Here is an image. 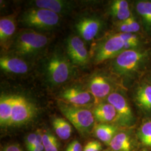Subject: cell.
<instances>
[{
  "label": "cell",
  "mask_w": 151,
  "mask_h": 151,
  "mask_svg": "<svg viewBox=\"0 0 151 151\" xmlns=\"http://www.w3.org/2000/svg\"><path fill=\"white\" fill-rule=\"evenodd\" d=\"M150 58L151 50L148 49L126 50L114 58L111 66L116 74L132 77L144 70Z\"/></svg>",
  "instance_id": "1"
},
{
  "label": "cell",
  "mask_w": 151,
  "mask_h": 151,
  "mask_svg": "<svg viewBox=\"0 0 151 151\" xmlns=\"http://www.w3.org/2000/svg\"><path fill=\"white\" fill-rule=\"evenodd\" d=\"M58 107L61 113L82 135H88L94 129L95 119L90 109L62 102L58 103Z\"/></svg>",
  "instance_id": "2"
},
{
  "label": "cell",
  "mask_w": 151,
  "mask_h": 151,
  "mask_svg": "<svg viewBox=\"0 0 151 151\" xmlns=\"http://www.w3.org/2000/svg\"><path fill=\"white\" fill-rule=\"evenodd\" d=\"M21 22L26 27L47 30L56 27L60 22V17L53 11L32 7L24 12Z\"/></svg>",
  "instance_id": "3"
},
{
  "label": "cell",
  "mask_w": 151,
  "mask_h": 151,
  "mask_svg": "<svg viewBox=\"0 0 151 151\" xmlns=\"http://www.w3.org/2000/svg\"><path fill=\"white\" fill-rule=\"evenodd\" d=\"M48 43V39L43 34L34 30H25L16 37L14 49L18 54L29 55L40 50Z\"/></svg>",
  "instance_id": "4"
},
{
  "label": "cell",
  "mask_w": 151,
  "mask_h": 151,
  "mask_svg": "<svg viewBox=\"0 0 151 151\" xmlns=\"http://www.w3.org/2000/svg\"><path fill=\"white\" fill-rule=\"evenodd\" d=\"M72 73L70 62L60 54L53 55L47 62L46 73L48 80L54 85H58L68 80Z\"/></svg>",
  "instance_id": "5"
},
{
  "label": "cell",
  "mask_w": 151,
  "mask_h": 151,
  "mask_svg": "<svg viewBox=\"0 0 151 151\" xmlns=\"http://www.w3.org/2000/svg\"><path fill=\"white\" fill-rule=\"evenodd\" d=\"M107 102L111 104L116 111V124L125 128H129L135 124V116L133 110L127 97L122 92H112L107 97Z\"/></svg>",
  "instance_id": "6"
},
{
  "label": "cell",
  "mask_w": 151,
  "mask_h": 151,
  "mask_svg": "<svg viewBox=\"0 0 151 151\" xmlns=\"http://www.w3.org/2000/svg\"><path fill=\"white\" fill-rule=\"evenodd\" d=\"M126 50L125 42L119 33L106 38L99 44L95 50V63H101L105 60L114 58Z\"/></svg>",
  "instance_id": "7"
},
{
  "label": "cell",
  "mask_w": 151,
  "mask_h": 151,
  "mask_svg": "<svg viewBox=\"0 0 151 151\" xmlns=\"http://www.w3.org/2000/svg\"><path fill=\"white\" fill-rule=\"evenodd\" d=\"M36 112L35 105L27 98L16 95L9 126L26 124L34 118Z\"/></svg>",
  "instance_id": "8"
},
{
  "label": "cell",
  "mask_w": 151,
  "mask_h": 151,
  "mask_svg": "<svg viewBox=\"0 0 151 151\" xmlns=\"http://www.w3.org/2000/svg\"><path fill=\"white\" fill-rule=\"evenodd\" d=\"M67 51L72 63L83 66L88 61V53L84 42L80 37L71 35L67 40Z\"/></svg>",
  "instance_id": "9"
},
{
  "label": "cell",
  "mask_w": 151,
  "mask_h": 151,
  "mask_svg": "<svg viewBox=\"0 0 151 151\" xmlns=\"http://www.w3.org/2000/svg\"><path fill=\"white\" fill-rule=\"evenodd\" d=\"M113 83L109 78L103 74H96L89 82L90 92L95 100L107 98L113 91Z\"/></svg>",
  "instance_id": "10"
},
{
  "label": "cell",
  "mask_w": 151,
  "mask_h": 151,
  "mask_svg": "<svg viewBox=\"0 0 151 151\" xmlns=\"http://www.w3.org/2000/svg\"><path fill=\"white\" fill-rule=\"evenodd\" d=\"M102 26L101 20L93 17H83L76 24V29L80 37L86 41H90L95 38Z\"/></svg>",
  "instance_id": "11"
},
{
  "label": "cell",
  "mask_w": 151,
  "mask_h": 151,
  "mask_svg": "<svg viewBox=\"0 0 151 151\" xmlns=\"http://www.w3.org/2000/svg\"><path fill=\"white\" fill-rule=\"evenodd\" d=\"M60 97L65 100L68 104L83 107L90 104L94 99L90 92L77 87L65 89L61 93Z\"/></svg>",
  "instance_id": "12"
},
{
  "label": "cell",
  "mask_w": 151,
  "mask_h": 151,
  "mask_svg": "<svg viewBox=\"0 0 151 151\" xmlns=\"http://www.w3.org/2000/svg\"><path fill=\"white\" fill-rule=\"evenodd\" d=\"M134 98L140 110L146 115H151V82L140 83L135 88Z\"/></svg>",
  "instance_id": "13"
},
{
  "label": "cell",
  "mask_w": 151,
  "mask_h": 151,
  "mask_svg": "<svg viewBox=\"0 0 151 151\" xmlns=\"http://www.w3.org/2000/svg\"><path fill=\"white\" fill-rule=\"evenodd\" d=\"M34 7L44 9L57 14L69 12L72 9V4L62 0H36L31 2Z\"/></svg>",
  "instance_id": "14"
},
{
  "label": "cell",
  "mask_w": 151,
  "mask_h": 151,
  "mask_svg": "<svg viewBox=\"0 0 151 151\" xmlns=\"http://www.w3.org/2000/svg\"><path fill=\"white\" fill-rule=\"evenodd\" d=\"M111 151H134L135 141L128 131L119 132L109 144Z\"/></svg>",
  "instance_id": "15"
},
{
  "label": "cell",
  "mask_w": 151,
  "mask_h": 151,
  "mask_svg": "<svg viewBox=\"0 0 151 151\" xmlns=\"http://www.w3.org/2000/svg\"><path fill=\"white\" fill-rule=\"evenodd\" d=\"M92 112L95 119L101 124H110L115 122L117 118L115 109L108 102L99 104Z\"/></svg>",
  "instance_id": "16"
},
{
  "label": "cell",
  "mask_w": 151,
  "mask_h": 151,
  "mask_svg": "<svg viewBox=\"0 0 151 151\" xmlns=\"http://www.w3.org/2000/svg\"><path fill=\"white\" fill-rule=\"evenodd\" d=\"M0 67L2 70L15 74H24L28 70V65L25 61L9 56L1 57Z\"/></svg>",
  "instance_id": "17"
},
{
  "label": "cell",
  "mask_w": 151,
  "mask_h": 151,
  "mask_svg": "<svg viewBox=\"0 0 151 151\" xmlns=\"http://www.w3.org/2000/svg\"><path fill=\"white\" fill-rule=\"evenodd\" d=\"M16 95H2L0 99V124L1 127L10 125L11 114Z\"/></svg>",
  "instance_id": "18"
},
{
  "label": "cell",
  "mask_w": 151,
  "mask_h": 151,
  "mask_svg": "<svg viewBox=\"0 0 151 151\" xmlns=\"http://www.w3.org/2000/svg\"><path fill=\"white\" fill-rule=\"evenodd\" d=\"M96 137L105 145L109 146L114 137L119 132L116 125L110 124H97L93 129Z\"/></svg>",
  "instance_id": "19"
},
{
  "label": "cell",
  "mask_w": 151,
  "mask_h": 151,
  "mask_svg": "<svg viewBox=\"0 0 151 151\" xmlns=\"http://www.w3.org/2000/svg\"><path fill=\"white\" fill-rule=\"evenodd\" d=\"M110 12L120 22L126 20L132 16L129 3L125 0L114 1L110 7Z\"/></svg>",
  "instance_id": "20"
},
{
  "label": "cell",
  "mask_w": 151,
  "mask_h": 151,
  "mask_svg": "<svg viewBox=\"0 0 151 151\" xmlns=\"http://www.w3.org/2000/svg\"><path fill=\"white\" fill-rule=\"evenodd\" d=\"M16 30V24L14 17L11 16L2 17L0 19V40L5 43L14 34Z\"/></svg>",
  "instance_id": "21"
},
{
  "label": "cell",
  "mask_w": 151,
  "mask_h": 151,
  "mask_svg": "<svg viewBox=\"0 0 151 151\" xmlns=\"http://www.w3.org/2000/svg\"><path fill=\"white\" fill-rule=\"evenodd\" d=\"M136 11L140 16L144 27L147 31L151 30V1H140L136 3Z\"/></svg>",
  "instance_id": "22"
},
{
  "label": "cell",
  "mask_w": 151,
  "mask_h": 151,
  "mask_svg": "<svg viewBox=\"0 0 151 151\" xmlns=\"http://www.w3.org/2000/svg\"><path fill=\"white\" fill-rule=\"evenodd\" d=\"M52 125L55 133L60 139L67 140L70 137L72 128L67 120L62 118H55L52 121Z\"/></svg>",
  "instance_id": "23"
},
{
  "label": "cell",
  "mask_w": 151,
  "mask_h": 151,
  "mask_svg": "<svg viewBox=\"0 0 151 151\" xmlns=\"http://www.w3.org/2000/svg\"><path fill=\"white\" fill-rule=\"evenodd\" d=\"M137 135L144 146L151 148V118L147 120L140 125Z\"/></svg>",
  "instance_id": "24"
},
{
  "label": "cell",
  "mask_w": 151,
  "mask_h": 151,
  "mask_svg": "<svg viewBox=\"0 0 151 151\" xmlns=\"http://www.w3.org/2000/svg\"><path fill=\"white\" fill-rule=\"evenodd\" d=\"M140 28L139 24L133 15L126 20L119 22L118 24L119 32L123 33L135 34L140 30Z\"/></svg>",
  "instance_id": "25"
},
{
  "label": "cell",
  "mask_w": 151,
  "mask_h": 151,
  "mask_svg": "<svg viewBox=\"0 0 151 151\" xmlns=\"http://www.w3.org/2000/svg\"><path fill=\"white\" fill-rule=\"evenodd\" d=\"M119 34L120 37L123 39L125 42L126 50L140 48L142 42L140 38L136 34L123 32H119Z\"/></svg>",
  "instance_id": "26"
},
{
  "label": "cell",
  "mask_w": 151,
  "mask_h": 151,
  "mask_svg": "<svg viewBox=\"0 0 151 151\" xmlns=\"http://www.w3.org/2000/svg\"><path fill=\"white\" fill-rule=\"evenodd\" d=\"M43 145L45 151H59L60 145L57 138L50 132L43 134Z\"/></svg>",
  "instance_id": "27"
},
{
  "label": "cell",
  "mask_w": 151,
  "mask_h": 151,
  "mask_svg": "<svg viewBox=\"0 0 151 151\" xmlns=\"http://www.w3.org/2000/svg\"><path fill=\"white\" fill-rule=\"evenodd\" d=\"M101 143L98 140H91L85 146L83 151H103Z\"/></svg>",
  "instance_id": "28"
},
{
  "label": "cell",
  "mask_w": 151,
  "mask_h": 151,
  "mask_svg": "<svg viewBox=\"0 0 151 151\" xmlns=\"http://www.w3.org/2000/svg\"><path fill=\"white\" fill-rule=\"evenodd\" d=\"M37 132L30 133L26 137L25 142L28 151H30L33 147V146H34V145L37 142Z\"/></svg>",
  "instance_id": "29"
},
{
  "label": "cell",
  "mask_w": 151,
  "mask_h": 151,
  "mask_svg": "<svg viewBox=\"0 0 151 151\" xmlns=\"http://www.w3.org/2000/svg\"><path fill=\"white\" fill-rule=\"evenodd\" d=\"M44 147L43 145V134L38 130L37 132V139L35 144L29 151H43Z\"/></svg>",
  "instance_id": "30"
},
{
  "label": "cell",
  "mask_w": 151,
  "mask_h": 151,
  "mask_svg": "<svg viewBox=\"0 0 151 151\" xmlns=\"http://www.w3.org/2000/svg\"><path fill=\"white\" fill-rule=\"evenodd\" d=\"M82 147L78 140H74L71 142L67 146L65 151H83Z\"/></svg>",
  "instance_id": "31"
},
{
  "label": "cell",
  "mask_w": 151,
  "mask_h": 151,
  "mask_svg": "<svg viewBox=\"0 0 151 151\" xmlns=\"http://www.w3.org/2000/svg\"><path fill=\"white\" fill-rule=\"evenodd\" d=\"M3 151H22V150L17 145H11L6 147Z\"/></svg>",
  "instance_id": "32"
},
{
  "label": "cell",
  "mask_w": 151,
  "mask_h": 151,
  "mask_svg": "<svg viewBox=\"0 0 151 151\" xmlns=\"http://www.w3.org/2000/svg\"><path fill=\"white\" fill-rule=\"evenodd\" d=\"M103 151H110V150H104Z\"/></svg>",
  "instance_id": "33"
},
{
  "label": "cell",
  "mask_w": 151,
  "mask_h": 151,
  "mask_svg": "<svg viewBox=\"0 0 151 151\" xmlns=\"http://www.w3.org/2000/svg\"><path fill=\"white\" fill-rule=\"evenodd\" d=\"M146 151V150H143V151Z\"/></svg>",
  "instance_id": "34"
}]
</instances>
